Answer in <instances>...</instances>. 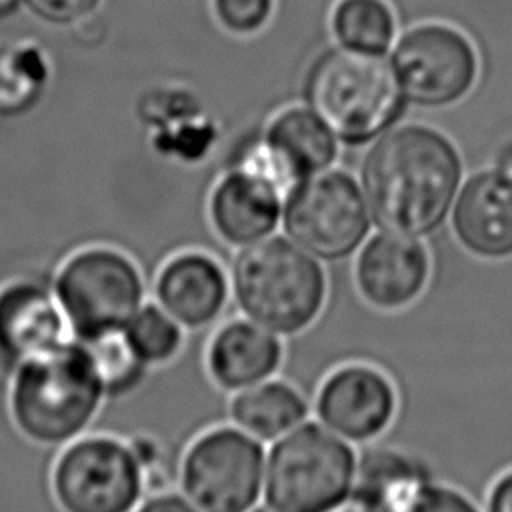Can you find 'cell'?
Segmentation results:
<instances>
[{"instance_id": "obj_9", "label": "cell", "mask_w": 512, "mask_h": 512, "mask_svg": "<svg viewBox=\"0 0 512 512\" xmlns=\"http://www.w3.org/2000/svg\"><path fill=\"white\" fill-rule=\"evenodd\" d=\"M266 450L238 426L200 434L180 464L182 494L202 512H252L264 488Z\"/></svg>"}, {"instance_id": "obj_16", "label": "cell", "mask_w": 512, "mask_h": 512, "mask_svg": "<svg viewBox=\"0 0 512 512\" xmlns=\"http://www.w3.org/2000/svg\"><path fill=\"white\" fill-rule=\"evenodd\" d=\"M282 194L264 176L240 168L222 178L210 196L212 228L236 248L260 242L282 222Z\"/></svg>"}, {"instance_id": "obj_11", "label": "cell", "mask_w": 512, "mask_h": 512, "mask_svg": "<svg viewBox=\"0 0 512 512\" xmlns=\"http://www.w3.org/2000/svg\"><path fill=\"white\" fill-rule=\"evenodd\" d=\"M394 70L402 92L420 104H448L460 98L476 74L468 40L446 26L408 32L396 52Z\"/></svg>"}, {"instance_id": "obj_8", "label": "cell", "mask_w": 512, "mask_h": 512, "mask_svg": "<svg viewBox=\"0 0 512 512\" xmlns=\"http://www.w3.org/2000/svg\"><path fill=\"white\" fill-rule=\"evenodd\" d=\"M280 224L300 248L336 262L358 252L374 222L362 188L350 176L318 172L286 192Z\"/></svg>"}, {"instance_id": "obj_31", "label": "cell", "mask_w": 512, "mask_h": 512, "mask_svg": "<svg viewBox=\"0 0 512 512\" xmlns=\"http://www.w3.org/2000/svg\"><path fill=\"white\" fill-rule=\"evenodd\" d=\"M18 2H20V0H0V14L10 12Z\"/></svg>"}, {"instance_id": "obj_12", "label": "cell", "mask_w": 512, "mask_h": 512, "mask_svg": "<svg viewBox=\"0 0 512 512\" xmlns=\"http://www.w3.org/2000/svg\"><path fill=\"white\" fill-rule=\"evenodd\" d=\"M8 270L0 264V284ZM10 374L0 366V512H64L52 490L60 446H44L20 432L10 412Z\"/></svg>"}, {"instance_id": "obj_6", "label": "cell", "mask_w": 512, "mask_h": 512, "mask_svg": "<svg viewBox=\"0 0 512 512\" xmlns=\"http://www.w3.org/2000/svg\"><path fill=\"white\" fill-rule=\"evenodd\" d=\"M308 98L340 138L358 142L378 134L398 112V78L372 52L338 50L312 70Z\"/></svg>"}, {"instance_id": "obj_7", "label": "cell", "mask_w": 512, "mask_h": 512, "mask_svg": "<svg viewBox=\"0 0 512 512\" xmlns=\"http://www.w3.org/2000/svg\"><path fill=\"white\" fill-rule=\"evenodd\" d=\"M52 490L64 512H134L146 482L130 442L110 432H86L60 450Z\"/></svg>"}, {"instance_id": "obj_13", "label": "cell", "mask_w": 512, "mask_h": 512, "mask_svg": "<svg viewBox=\"0 0 512 512\" xmlns=\"http://www.w3.org/2000/svg\"><path fill=\"white\" fill-rule=\"evenodd\" d=\"M396 390L380 370L346 364L334 370L316 396L318 422L350 444L380 436L396 414Z\"/></svg>"}, {"instance_id": "obj_4", "label": "cell", "mask_w": 512, "mask_h": 512, "mask_svg": "<svg viewBox=\"0 0 512 512\" xmlns=\"http://www.w3.org/2000/svg\"><path fill=\"white\" fill-rule=\"evenodd\" d=\"M358 456L322 422H302L266 452L262 498L272 512H322L348 496Z\"/></svg>"}, {"instance_id": "obj_21", "label": "cell", "mask_w": 512, "mask_h": 512, "mask_svg": "<svg viewBox=\"0 0 512 512\" xmlns=\"http://www.w3.org/2000/svg\"><path fill=\"white\" fill-rule=\"evenodd\" d=\"M266 146L294 182L326 170L336 154L332 130L306 110L284 112L272 124Z\"/></svg>"}, {"instance_id": "obj_15", "label": "cell", "mask_w": 512, "mask_h": 512, "mask_svg": "<svg viewBox=\"0 0 512 512\" xmlns=\"http://www.w3.org/2000/svg\"><path fill=\"white\" fill-rule=\"evenodd\" d=\"M452 230L470 254L484 260L512 256V178L506 172L472 176L454 198Z\"/></svg>"}, {"instance_id": "obj_17", "label": "cell", "mask_w": 512, "mask_h": 512, "mask_svg": "<svg viewBox=\"0 0 512 512\" xmlns=\"http://www.w3.org/2000/svg\"><path fill=\"white\" fill-rule=\"evenodd\" d=\"M154 296L182 328H204L224 310L230 296V280L212 256L182 252L158 270Z\"/></svg>"}, {"instance_id": "obj_32", "label": "cell", "mask_w": 512, "mask_h": 512, "mask_svg": "<svg viewBox=\"0 0 512 512\" xmlns=\"http://www.w3.org/2000/svg\"><path fill=\"white\" fill-rule=\"evenodd\" d=\"M504 172H506V174L512 178V156L508 158V162H506V170H504Z\"/></svg>"}, {"instance_id": "obj_3", "label": "cell", "mask_w": 512, "mask_h": 512, "mask_svg": "<svg viewBox=\"0 0 512 512\" xmlns=\"http://www.w3.org/2000/svg\"><path fill=\"white\" fill-rule=\"evenodd\" d=\"M322 260L288 236H268L238 250L230 292L242 314L278 336L306 330L326 300Z\"/></svg>"}, {"instance_id": "obj_23", "label": "cell", "mask_w": 512, "mask_h": 512, "mask_svg": "<svg viewBox=\"0 0 512 512\" xmlns=\"http://www.w3.org/2000/svg\"><path fill=\"white\" fill-rule=\"evenodd\" d=\"M340 42L360 52H382L394 34V20L382 0H342L334 12Z\"/></svg>"}, {"instance_id": "obj_5", "label": "cell", "mask_w": 512, "mask_h": 512, "mask_svg": "<svg viewBox=\"0 0 512 512\" xmlns=\"http://www.w3.org/2000/svg\"><path fill=\"white\" fill-rule=\"evenodd\" d=\"M70 336L92 342L120 332L144 304V278L122 248L92 244L72 252L54 276Z\"/></svg>"}, {"instance_id": "obj_14", "label": "cell", "mask_w": 512, "mask_h": 512, "mask_svg": "<svg viewBox=\"0 0 512 512\" xmlns=\"http://www.w3.org/2000/svg\"><path fill=\"white\" fill-rule=\"evenodd\" d=\"M430 278V254L416 236L378 230L368 234L356 254L354 282L374 308L392 312L410 306Z\"/></svg>"}, {"instance_id": "obj_2", "label": "cell", "mask_w": 512, "mask_h": 512, "mask_svg": "<svg viewBox=\"0 0 512 512\" xmlns=\"http://www.w3.org/2000/svg\"><path fill=\"white\" fill-rule=\"evenodd\" d=\"M8 398L24 436L60 448L90 432L106 402L88 346L72 336L20 364L10 376Z\"/></svg>"}, {"instance_id": "obj_26", "label": "cell", "mask_w": 512, "mask_h": 512, "mask_svg": "<svg viewBox=\"0 0 512 512\" xmlns=\"http://www.w3.org/2000/svg\"><path fill=\"white\" fill-rule=\"evenodd\" d=\"M40 20L56 26H70L86 20L100 0H22Z\"/></svg>"}, {"instance_id": "obj_18", "label": "cell", "mask_w": 512, "mask_h": 512, "mask_svg": "<svg viewBox=\"0 0 512 512\" xmlns=\"http://www.w3.org/2000/svg\"><path fill=\"white\" fill-rule=\"evenodd\" d=\"M280 336L264 326L240 318L226 322L210 340L206 366L212 380L228 390L238 392L276 374L282 364Z\"/></svg>"}, {"instance_id": "obj_24", "label": "cell", "mask_w": 512, "mask_h": 512, "mask_svg": "<svg viewBox=\"0 0 512 512\" xmlns=\"http://www.w3.org/2000/svg\"><path fill=\"white\" fill-rule=\"evenodd\" d=\"M84 344L90 350L106 400L124 398L142 384L148 366L136 356L124 336V330L104 334Z\"/></svg>"}, {"instance_id": "obj_22", "label": "cell", "mask_w": 512, "mask_h": 512, "mask_svg": "<svg viewBox=\"0 0 512 512\" xmlns=\"http://www.w3.org/2000/svg\"><path fill=\"white\" fill-rule=\"evenodd\" d=\"M50 78V60L36 40L0 46V114H20L42 96Z\"/></svg>"}, {"instance_id": "obj_19", "label": "cell", "mask_w": 512, "mask_h": 512, "mask_svg": "<svg viewBox=\"0 0 512 512\" xmlns=\"http://www.w3.org/2000/svg\"><path fill=\"white\" fill-rule=\"evenodd\" d=\"M384 512H480L460 490L434 482L418 460L382 468L364 490Z\"/></svg>"}, {"instance_id": "obj_27", "label": "cell", "mask_w": 512, "mask_h": 512, "mask_svg": "<svg viewBox=\"0 0 512 512\" xmlns=\"http://www.w3.org/2000/svg\"><path fill=\"white\" fill-rule=\"evenodd\" d=\"M220 20L234 32H252L264 24L270 0H214Z\"/></svg>"}, {"instance_id": "obj_28", "label": "cell", "mask_w": 512, "mask_h": 512, "mask_svg": "<svg viewBox=\"0 0 512 512\" xmlns=\"http://www.w3.org/2000/svg\"><path fill=\"white\" fill-rule=\"evenodd\" d=\"M134 512H202L184 494L158 492L142 500Z\"/></svg>"}, {"instance_id": "obj_10", "label": "cell", "mask_w": 512, "mask_h": 512, "mask_svg": "<svg viewBox=\"0 0 512 512\" xmlns=\"http://www.w3.org/2000/svg\"><path fill=\"white\" fill-rule=\"evenodd\" d=\"M56 272L32 270L0 284V366L10 376L26 360L48 354L70 338L54 294Z\"/></svg>"}, {"instance_id": "obj_20", "label": "cell", "mask_w": 512, "mask_h": 512, "mask_svg": "<svg viewBox=\"0 0 512 512\" xmlns=\"http://www.w3.org/2000/svg\"><path fill=\"white\" fill-rule=\"evenodd\" d=\"M230 416L260 442H274L306 420L308 404L294 386L268 378L238 390L230 402Z\"/></svg>"}, {"instance_id": "obj_1", "label": "cell", "mask_w": 512, "mask_h": 512, "mask_svg": "<svg viewBox=\"0 0 512 512\" xmlns=\"http://www.w3.org/2000/svg\"><path fill=\"white\" fill-rule=\"evenodd\" d=\"M460 174V158L444 136L406 126L386 134L368 152L360 188L380 230L422 238L448 218Z\"/></svg>"}, {"instance_id": "obj_25", "label": "cell", "mask_w": 512, "mask_h": 512, "mask_svg": "<svg viewBox=\"0 0 512 512\" xmlns=\"http://www.w3.org/2000/svg\"><path fill=\"white\" fill-rule=\"evenodd\" d=\"M124 336L136 356L150 368L172 360L182 346V324L158 302L142 304L124 328Z\"/></svg>"}, {"instance_id": "obj_30", "label": "cell", "mask_w": 512, "mask_h": 512, "mask_svg": "<svg viewBox=\"0 0 512 512\" xmlns=\"http://www.w3.org/2000/svg\"><path fill=\"white\" fill-rule=\"evenodd\" d=\"M322 512H384V510L370 496L352 488V492L348 496H344L340 502L332 504L330 508H326Z\"/></svg>"}, {"instance_id": "obj_29", "label": "cell", "mask_w": 512, "mask_h": 512, "mask_svg": "<svg viewBox=\"0 0 512 512\" xmlns=\"http://www.w3.org/2000/svg\"><path fill=\"white\" fill-rule=\"evenodd\" d=\"M486 512H512V470L502 474L490 488Z\"/></svg>"}, {"instance_id": "obj_33", "label": "cell", "mask_w": 512, "mask_h": 512, "mask_svg": "<svg viewBox=\"0 0 512 512\" xmlns=\"http://www.w3.org/2000/svg\"><path fill=\"white\" fill-rule=\"evenodd\" d=\"M252 512H272V510H270V508H266V506H264V508H262V510H256V508H254V510H252Z\"/></svg>"}]
</instances>
